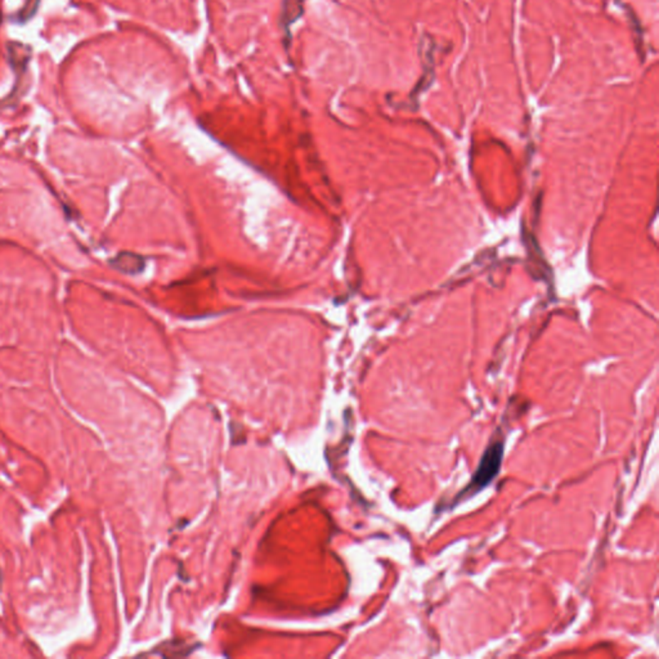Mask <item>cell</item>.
<instances>
[{"label":"cell","mask_w":659,"mask_h":659,"mask_svg":"<svg viewBox=\"0 0 659 659\" xmlns=\"http://www.w3.org/2000/svg\"><path fill=\"white\" fill-rule=\"evenodd\" d=\"M502 456H504V445L501 442H493L492 445H489L483 457L480 460L479 467L474 474L473 479L465 488L464 493L474 494L480 491L482 488L488 486L499 473Z\"/></svg>","instance_id":"1"}]
</instances>
